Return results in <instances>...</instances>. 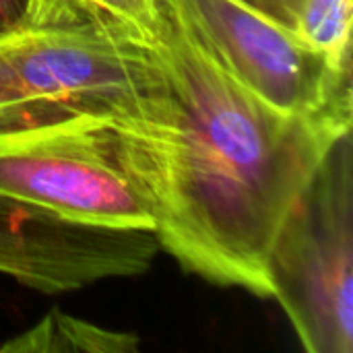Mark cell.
I'll list each match as a JSON object with an SVG mask.
<instances>
[{
  "mask_svg": "<svg viewBox=\"0 0 353 353\" xmlns=\"http://www.w3.org/2000/svg\"><path fill=\"white\" fill-rule=\"evenodd\" d=\"M165 110L124 120L130 172L153 205V232L186 273L273 298L275 236L331 147L352 128L283 114L234 81L172 2L153 46Z\"/></svg>",
  "mask_w": 353,
  "mask_h": 353,
  "instance_id": "cell-1",
  "label": "cell"
},
{
  "mask_svg": "<svg viewBox=\"0 0 353 353\" xmlns=\"http://www.w3.org/2000/svg\"><path fill=\"white\" fill-rule=\"evenodd\" d=\"M168 101L170 85L153 50L52 27L0 37V132L151 118Z\"/></svg>",
  "mask_w": 353,
  "mask_h": 353,
  "instance_id": "cell-2",
  "label": "cell"
},
{
  "mask_svg": "<svg viewBox=\"0 0 353 353\" xmlns=\"http://www.w3.org/2000/svg\"><path fill=\"white\" fill-rule=\"evenodd\" d=\"M273 298L308 353L353 352L352 132L288 211L269 254Z\"/></svg>",
  "mask_w": 353,
  "mask_h": 353,
  "instance_id": "cell-3",
  "label": "cell"
},
{
  "mask_svg": "<svg viewBox=\"0 0 353 353\" xmlns=\"http://www.w3.org/2000/svg\"><path fill=\"white\" fill-rule=\"evenodd\" d=\"M122 122L97 118L0 132V194L79 223L153 232V205L130 172Z\"/></svg>",
  "mask_w": 353,
  "mask_h": 353,
  "instance_id": "cell-4",
  "label": "cell"
},
{
  "mask_svg": "<svg viewBox=\"0 0 353 353\" xmlns=\"http://www.w3.org/2000/svg\"><path fill=\"white\" fill-rule=\"evenodd\" d=\"M186 29L244 89L271 108L352 128V64H335L240 0H170Z\"/></svg>",
  "mask_w": 353,
  "mask_h": 353,
  "instance_id": "cell-5",
  "label": "cell"
},
{
  "mask_svg": "<svg viewBox=\"0 0 353 353\" xmlns=\"http://www.w3.org/2000/svg\"><path fill=\"white\" fill-rule=\"evenodd\" d=\"M168 0H33L27 27H52L153 50Z\"/></svg>",
  "mask_w": 353,
  "mask_h": 353,
  "instance_id": "cell-6",
  "label": "cell"
},
{
  "mask_svg": "<svg viewBox=\"0 0 353 353\" xmlns=\"http://www.w3.org/2000/svg\"><path fill=\"white\" fill-rule=\"evenodd\" d=\"M141 345L134 333H120L81 321L62 310L48 312L25 333L0 345L4 353H130Z\"/></svg>",
  "mask_w": 353,
  "mask_h": 353,
  "instance_id": "cell-7",
  "label": "cell"
},
{
  "mask_svg": "<svg viewBox=\"0 0 353 353\" xmlns=\"http://www.w3.org/2000/svg\"><path fill=\"white\" fill-rule=\"evenodd\" d=\"M352 0H300L296 33L335 64H352Z\"/></svg>",
  "mask_w": 353,
  "mask_h": 353,
  "instance_id": "cell-8",
  "label": "cell"
},
{
  "mask_svg": "<svg viewBox=\"0 0 353 353\" xmlns=\"http://www.w3.org/2000/svg\"><path fill=\"white\" fill-rule=\"evenodd\" d=\"M33 0H0V37L29 25Z\"/></svg>",
  "mask_w": 353,
  "mask_h": 353,
  "instance_id": "cell-9",
  "label": "cell"
},
{
  "mask_svg": "<svg viewBox=\"0 0 353 353\" xmlns=\"http://www.w3.org/2000/svg\"><path fill=\"white\" fill-rule=\"evenodd\" d=\"M240 2H244L246 6H250V8L259 10V12H263L265 17H269V19H273V21H277L279 25L288 27V23H285V19H283V12H281V6H279L277 0H240ZM288 29H290V27H288ZM290 31H292V29H290Z\"/></svg>",
  "mask_w": 353,
  "mask_h": 353,
  "instance_id": "cell-10",
  "label": "cell"
},
{
  "mask_svg": "<svg viewBox=\"0 0 353 353\" xmlns=\"http://www.w3.org/2000/svg\"><path fill=\"white\" fill-rule=\"evenodd\" d=\"M283 12V19L288 23V27L296 33L298 27V8H300V0H277ZM298 35V33H296Z\"/></svg>",
  "mask_w": 353,
  "mask_h": 353,
  "instance_id": "cell-11",
  "label": "cell"
}]
</instances>
